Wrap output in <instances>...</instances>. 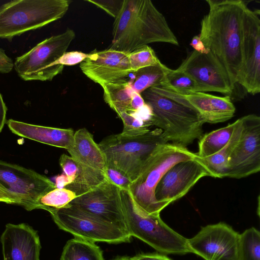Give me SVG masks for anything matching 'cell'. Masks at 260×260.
<instances>
[{"mask_svg": "<svg viewBox=\"0 0 260 260\" xmlns=\"http://www.w3.org/2000/svg\"><path fill=\"white\" fill-rule=\"evenodd\" d=\"M208 13L201 21L199 35L205 47L224 67L234 90L242 67V25L248 2L206 0Z\"/></svg>", "mask_w": 260, "mask_h": 260, "instance_id": "1", "label": "cell"}, {"mask_svg": "<svg viewBox=\"0 0 260 260\" xmlns=\"http://www.w3.org/2000/svg\"><path fill=\"white\" fill-rule=\"evenodd\" d=\"M112 36L109 48L127 54L154 42L179 45L165 16L150 0H124Z\"/></svg>", "mask_w": 260, "mask_h": 260, "instance_id": "2", "label": "cell"}, {"mask_svg": "<svg viewBox=\"0 0 260 260\" xmlns=\"http://www.w3.org/2000/svg\"><path fill=\"white\" fill-rule=\"evenodd\" d=\"M120 196L127 229L132 237L144 242L161 254L190 253L187 239L169 227L159 215L144 212L127 190L120 189Z\"/></svg>", "mask_w": 260, "mask_h": 260, "instance_id": "3", "label": "cell"}, {"mask_svg": "<svg viewBox=\"0 0 260 260\" xmlns=\"http://www.w3.org/2000/svg\"><path fill=\"white\" fill-rule=\"evenodd\" d=\"M141 95L151 108L152 125L162 131L167 142L185 147L200 139L204 123L192 109L161 95L149 88Z\"/></svg>", "mask_w": 260, "mask_h": 260, "instance_id": "4", "label": "cell"}, {"mask_svg": "<svg viewBox=\"0 0 260 260\" xmlns=\"http://www.w3.org/2000/svg\"><path fill=\"white\" fill-rule=\"evenodd\" d=\"M196 156V153L179 144L167 142L157 146L128 190L138 206L149 214L159 215L164 208L154 196L158 183L173 166Z\"/></svg>", "mask_w": 260, "mask_h": 260, "instance_id": "5", "label": "cell"}, {"mask_svg": "<svg viewBox=\"0 0 260 260\" xmlns=\"http://www.w3.org/2000/svg\"><path fill=\"white\" fill-rule=\"evenodd\" d=\"M67 0H13L0 6V39L11 41L62 18Z\"/></svg>", "mask_w": 260, "mask_h": 260, "instance_id": "6", "label": "cell"}, {"mask_svg": "<svg viewBox=\"0 0 260 260\" xmlns=\"http://www.w3.org/2000/svg\"><path fill=\"white\" fill-rule=\"evenodd\" d=\"M167 143L160 128L137 136L121 133L108 136L99 144L103 152L107 166L124 173L133 182L155 148Z\"/></svg>", "mask_w": 260, "mask_h": 260, "instance_id": "7", "label": "cell"}, {"mask_svg": "<svg viewBox=\"0 0 260 260\" xmlns=\"http://www.w3.org/2000/svg\"><path fill=\"white\" fill-rule=\"evenodd\" d=\"M74 31L64 32L48 38L28 52L15 58L14 69L24 81H51L61 74L64 66L57 64L75 38Z\"/></svg>", "mask_w": 260, "mask_h": 260, "instance_id": "8", "label": "cell"}, {"mask_svg": "<svg viewBox=\"0 0 260 260\" xmlns=\"http://www.w3.org/2000/svg\"><path fill=\"white\" fill-rule=\"evenodd\" d=\"M58 227L75 238L110 244L129 242V233L72 205L49 212Z\"/></svg>", "mask_w": 260, "mask_h": 260, "instance_id": "9", "label": "cell"}, {"mask_svg": "<svg viewBox=\"0 0 260 260\" xmlns=\"http://www.w3.org/2000/svg\"><path fill=\"white\" fill-rule=\"evenodd\" d=\"M0 186L15 196L26 210L36 209L38 200L56 188L49 178L16 164L0 160Z\"/></svg>", "mask_w": 260, "mask_h": 260, "instance_id": "10", "label": "cell"}, {"mask_svg": "<svg viewBox=\"0 0 260 260\" xmlns=\"http://www.w3.org/2000/svg\"><path fill=\"white\" fill-rule=\"evenodd\" d=\"M260 11L246 9L242 20V67L238 84L247 92H260Z\"/></svg>", "mask_w": 260, "mask_h": 260, "instance_id": "11", "label": "cell"}, {"mask_svg": "<svg viewBox=\"0 0 260 260\" xmlns=\"http://www.w3.org/2000/svg\"><path fill=\"white\" fill-rule=\"evenodd\" d=\"M239 239L238 233L220 222L202 227L187 243L190 252L205 260H239Z\"/></svg>", "mask_w": 260, "mask_h": 260, "instance_id": "12", "label": "cell"}, {"mask_svg": "<svg viewBox=\"0 0 260 260\" xmlns=\"http://www.w3.org/2000/svg\"><path fill=\"white\" fill-rule=\"evenodd\" d=\"M241 118V136L229 158L225 177L240 179L260 170V117L252 114Z\"/></svg>", "mask_w": 260, "mask_h": 260, "instance_id": "13", "label": "cell"}, {"mask_svg": "<svg viewBox=\"0 0 260 260\" xmlns=\"http://www.w3.org/2000/svg\"><path fill=\"white\" fill-rule=\"evenodd\" d=\"M175 70L192 78L198 92H217L230 96L233 92L224 67L211 51L201 53L193 50Z\"/></svg>", "mask_w": 260, "mask_h": 260, "instance_id": "14", "label": "cell"}, {"mask_svg": "<svg viewBox=\"0 0 260 260\" xmlns=\"http://www.w3.org/2000/svg\"><path fill=\"white\" fill-rule=\"evenodd\" d=\"M209 173L197 155L192 159L179 162L170 168L158 183L154 196L165 208L184 197L202 178Z\"/></svg>", "mask_w": 260, "mask_h": 260, "instance_id": "15", "label": "cell"}, {"mask_svg": "<svg viewBox=\"0 0 260 260\" xmlns=\"http://www.w3.org/2000/svg\"><path fill=\"white\" fill-rule=\"evenodd\" d=\"M69 204L128 232L120 188L108 180L94 189L76 197Z\"/></svg>", "mask_w": 260, "mask_h": 260, "instance_id": "16", "label": "cell"}, {"mask_svg": "<svg viewBox=\"0 0 260 260\" xmlns=\"http://www.w3.org/2000/svg\"><path fill=\"white\" fill-rule=\"evenodd\" d=\"M153 91L184 106L198 114L204 123H217L232 118L236 108L229 95L218 96L202 92L182 95L160 86L150 87Z\"/></svg>", "mask_w": 260, "mask_h": 260, "instance_id": "17", "label": "cell"}, {"mask_svg": "<svg viewBox=\"0 0 260 260\" xmlns=\"http://www.w3.org/2000/svg\"><path fill=\"white\" fill-rule=\"evenodd\" d=\"M80 68L87 77L101 86L126 81L132 73L128 54L109 48L89 53L80 63Z\"/></svg>", "mask_w": 260, "mask_h": 260, "instance_id": "18", "label": "cell"}, {"mask_svg": "<svg viewBox=\"0 0 260 260\" xmlns=\"http://www.w3.org/2000/svg\"><path fill=\"white\" fill-rule=\"evenodd\" d=\"M4 260H40L37 231L26 223H8L1 237Z\"/></svg>", "mask_w": 260, "mask_h": 260, "instance_id": "19", "label": "cell"}, {"mask_svg": "<svg viewBox=\"0 0 260 260\" xmlns=\"http://www.w3.org/2000/svg\"><path fill=\"white\" fill-rule=\"evenodd\" d=\"M7 123L13 133L41 143L67 150L73 143L75 132L72 128L34 125L11 119Z\"/></svg>", "mask_w": 260, "mask_h": 260, "instance_id": "20", "label": "cell"}, {"mask_svg": "<svg viewBox=\"0 0 260 260\" xmlns=\"http://www.w3.org/2000/svg\"><path fill=\"white\" fill-rule=\"evenodd\" d=\"M67 151L80 166L105 174L107 164L104 154L86 128L74 133L73 143Z\"/></svg>", "mask_w": 260, "mask_h": 260, "instance_id": "21", "label": "cell"}, {"mask_svg": "<svg viewBox=\"0 0 260 260\" xmlns=\"http://www.w3.org/2000/svg\"><path fill=\"white\" fill-rule=\"evenodd\" d=\"M242 130L241 117L236 121V125L230 140L220 150L209 157H199L208 171L210 176L218 178L225 177L229 158L240 139Z\"/></svg>", "mask_w": 260, "mask_h": 260, "instance_id": "22", "label": "cell"}, {"mask_svg": "<svg viewBox=\"0 0 260 260\" xmlns=\"http://www.w3.org/2000/svg\"><path fill=\"white\" fill-rule=\"evenodd\" d=\"M101 86L105 102L117 115L129 111L134 91L129 81L107 83Z\"/></svg>", "mask_w": 260, "mask_h": 260, "instance_id": "23", "label": "cell"}, {"mask_svg": "<svg viewBox=\"0 0 260 260\" xmlns=\"http://www.w3.org/2000/svg\"><path fill=\"white\" fill-rule=\"evenodd\" d=\"M60 260H105L103 251L94 242L75 238L63 247Z\"/></svg>", "mask_w": 260, "mask_h": 260, "instance_id": "24", "label": "cell"}, {"mask_svg": "<svg viewBox=\"0 0 260 260\" xmlns=\"http://www.w3.org/2000/svg\"><path fill=\"white\" fill-rule=\"evenodd\" d=\"M170 69L161 62L139 69L134 72V78L129 81L131 86L140 94L149 88L160 86L165 81Z\"/></svg>", "mask_w": 260, "mask_h": 260, "instance_id": "25", "label": "cell"}, {"mask_svg": "<svg viewBox=\"0 0 260 260\" xmlns=\"http://www.w3.org/2000/svg\"><path fill=\"white\" fill-rule=\"evenodd\" d=\"M236 125V121L226 126L202 136L198 143L197 155L202 158L218 152L229 142Z\"/></svg>", "mask_w": 260, "mask_h": 260, "instance_id": "26", "label": "cell"}, {"mask_svg": "<svg viewBox=\"0 0 260 260\" xmlns=\"http://www.w3.org/2000/svg\"><path fill=\"white\" fill-rule=\"evenodd\" d=\"M239 260H259L260 233L254 227L240 234Z\"/></svg>", "mask_w": 260, "mask_h": 260, "instance_id": "27", "label": "cell"}, {"mask_svg": "<svg viewBox=\"0 0 260 260\" xmlns=\"http://www.w3.org/2000/svg\"><path fill=\"white\" fill-rule=\"evenodd\" d=\"M76 197V195L68 189L56 188L38 200L36 209H43L49 212L67 206Z\"/></svg>", "mask_w": 260, "mask_h": 260, "instance_id": "28", "label": "cell"}, {"mask_svg": "<svg viewBox=\"0 0 260 260\" xmlns=\"http://www.w3.org/2000/svg\"><path fill=\"white\" fill-rule=\"evenodd\" d=\"M160 86L176 93L186 95L198 92L195 81L187 74L170 69L165 81Z\"/></svg>", "mask_w": 260, "mask_h": 260, "instance_id": "29", "label": "cell"}, {"mask_svg": "<svg viewBox=\"0 0 260 260\" xmlns=\"http://www.w3.org/2000/svg\"><path fill=\"white\" fill-rule=\"evenodd\" d=\"M128 61L131 72L133 73L160 62L153 49L148 45L142 46L129 53Z\"/></svg>", "mask_w": 260, "mask_h": 260, "instance_id": "30", "label": "cell"}, {"mask_svg": "<svg viewBox=\"0 0 260 260\" xmlns=\"http://www.w3.org/2000/svg\"><path fill=\"white\" fill-rule=\"evenodd\" d=\"M121 118L123 128L121 134L127 136H137L144 135L150 130L151 126L132 112H124L117 115Z\"/></svg>", "mask_w": 260, "mask_h": 260, "instance_id": "31", "label": "cell"}, {"mask_svg": "<svg viewBox=\"0 0 260 260\" xmlns=\"http://www.w3.org/2000/svg\"><path fill=\"white\" fill-rule=\"evenodd\" d=\"M105 175L107 180L113 183L121 189L128 190L132 181L121 171L107 166Z\"/></svg>", "mask_w": 260, "mask_h": 260, "instance_id": "32", "label": "cell"}, {"mask_svg": "<svg viewBox=\"0 0 260 260\" xmlns=\"http://www.w3.org/2000/svg\"><path fill=\"white\" fill-rule=\"evenodd\" d=\"M59 162L62 170V173L68 177L72 183L77 177L79 171V167L77 162L72 157L66 154L60 156Z\"/></svg>", "mask_w": 260, "mask_h": 260, "instance_id": "33", "label": "cell"}, {"mask_svg": "<svg viewBox=\"0 0 260 260\" xmlns=\"http://www.w3.org/2000/svg\"><path fill=\"white\" fill-rule=\"evenodd\" d=\"M85 1L92 3L96 6L115 18L118 16L121 9L124 0H86Z\"/></svg>", "mask_w": 260, "mask_h": 260, "instance_id": "34", "label": "cell"}, {"mask_svg": "<svg viewBox=\"0 0 260 260\" xmlns=\"http://www.w3.org/2000/svg\"><path fill=\"white\" fill-rule=\"evenodd\" d=\"M89 53L74 51L66 52L57 60V64L62 66H74L82 62L87 58Z\"/></svg>", "mask_w": 260, "mask_h": 260, "instance_id": "35", "label": "cell"}, {"mask_svg": "<svg viewBox=\"0 0 260 260\" xmlns=\"http://www.w3.org/2000/svg\"><path fill=\"white\" fill-rule=\"evenodd\" d=\"M132 258L134 260H172L164 254L160 253H141Z\"/></svg>", "mask_w": 260, "mask_h": 260, "instance_id": "36", "label": "cell"}, {"mask_svg": "<svg viewBox=\"0 0 260 260\" xmlns=\"http://www.w3.org/2000/svg\"><path fill=\"white\" fill-rule=\"evenodd\" d=\"M14 68L12 59L7 54L0 56V73L6 74L10 73Z\"/></svg>", "mask_w": 260, "mask_h": 260, "instance_id": "37", "label": "cell"}, {"mask_svg": "<svg viewBox=\"0 0 260 260\" xmlns=\"http://www.w3.org/2000/svg\"><path fill=\"white\" fill-rule=\"evenodd\" d=\"M0 202L20 205L19 200L13 194L0 186Z\"/></svg>", "mask_w": 260, "mask_h": 260, "instance_id": "38", "label": "cell"}, {"mask_svg": "<svg viewBox=\"0 0 260 260\" xmlns=\"http://www.w3.org/2000/svg\"><path fill=\"white\" fill-rule=\"evenodd\" d=\"M190 45L194 49V50L199 53H207L210 51L205 47L199 36H195L192 38Z\"/></svg>", "mask_w": 260, "mask_h": 260, "instance_id": "39", "label": "cell"}, {"mask_svg": "<svg viewBox=\"0 0 260 260\" xmlns=\"http://www.w3.org/2000/svg\"><path fill=\"white\" fill-rule=\"evenodd\" d=\"M7 108L0 92V132L6 123Z\"/></svg>", "mask_w": 260, "mask_h": 260, "instance_id": "40", "label": "cell"}, {"mask_svg": "<svg viewBox=\"0 0 260 260\" xmlns=\"http://www.w3.org/2000/svg\"><path fill=\"white\" fill-rule=\"evenodd\" d=\"M55 185L56 188H65L67 185L71 183V181L68 177L62 173L61 174L56 176L55 178Z\"/></svg>", "mask_w": 260, "mask_h": 260, "instance_id": "41", "label": "cell"}, {"mask_svg": "<svg viewBox=\"0 0 260 260\" xmlns=\"http://www.w3.org/2000/svg\"><path fill=\"white\" fill-rule=\"evenodd\" d=\"M113 260H134L132 257L123 256L117 257Z\"/></svg>", "mask_w": 260, "mask_h": 260, "instance_id": "42", "label": "cell"}, {"mask_svg": "<svg viewBox=\"0 0 260 260\" xmlns=\"http://www.w3.org/2000/svg\"><path fill=\"white\" fill-rule=\"evenodd\" d=\"M5 55H6V54L5 51L3 49L0 48V56H4Z\"/></svg>", "mask_w": 260, "mask_h": 260, "instance_id": "43", "label": "cell"}]
</instances>
